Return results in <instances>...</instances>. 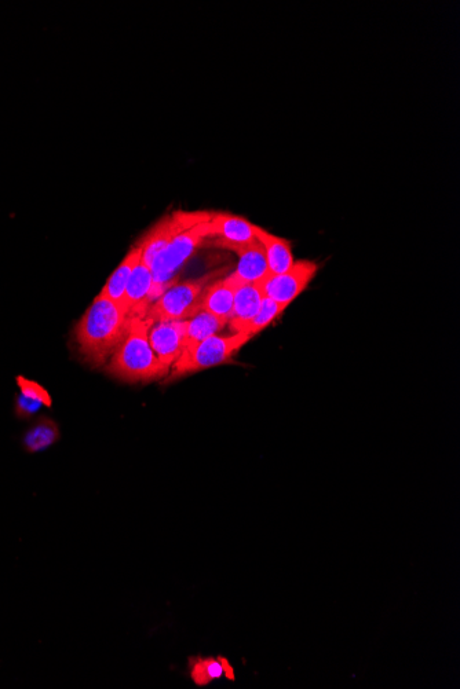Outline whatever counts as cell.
<instances>
[{
  "mask_svg": "<svg viewBox=\"0 0 460 689\" xmlns=\"http://www.w3.org/2000/svg\"><path fill=\"white\" fill-rule=\"evenodd\" d=\"M129 324V314L120 304L98 295L76 325L80 354L93 366H102L115 353Z\"/></svg>",
  "mask_w": 460,
  "mask_h": 689,
  "instance_id": "cell-1",
  "label": "cell"
},
{
  "mask_svg": "<svg viewBox=\"0 0 460 689\" xmlns=\"http://www.w3.org/2000/svg\"><path fill=\"white\" fill-rule=\"evenodd\" d=\"M151 326L152 322L145 317H129L122 342L107 366L108 375L124 383H149L169 376L170 370L159 361L149 343Z\"/></svg>",
  "mask_w": 460,
  "mask_h": 689,
  "instance_id": "cell-2",
  "label": "cell"
},
{
  "mask_svg": "<svg viewBox=\"0 0 460 689\" xmlns=\"http://www.w3.org/2000/svg\"><path fill=\"white\" fill-rule=\"evenodd\" d=\"M250 340L251 337L243 333L208 337L195 347L182 351L181 357L171 366L169 376L163 380V383H173L193 373L228 364Z\"/></svg>",
  "mask_w": 460,
  "mask_h": 689,
  "instance_id": "cell-3",
  "label": "cell"
},
{
  "mask_svg": "<svg viewBox=\"0 0 460 689\" xmlns=\"http://www.w3.org/2000/svg\"><path fill=\"white\" fill-rule=\"evenodd\" d=\"M225 269L211 271L204 276L184 282H175L159 296L146 311L145 318L156 322L185 321L199 311L200 298L208 284L225 274Z\"/></svg>",
  "mask_w": 460,
  "mask_h": 689,
  "instance_id": "cell-4",
  "label": "cell"
},
{
  "mask_svg": "<svg viewBox=\"0 0 460 689\" xmlns=\"http://www.w3.org/2000/svg\"><path fill=\"white\" fill-rule=\"evenodd\" d=\"M211 238L210 219L196 223L175 236L164 248L162 254L152 263L151 270L155 280V300L171 285L189 259Z\"/></svg>",
  "mask_w": 460,
  "mask_h": 689,
  "instance_id": "cell-5",
  "label": "cell"
},
{
  "mask_svg": "<svg viewBox=\"0 0 460 689\" xmlns=\"http://www.w3.org/2000/svg\"><path fill=\"white\" fill-rule=\"evenodd\" d=\"M211 216L213 212H175V214L163 216L141 240V262L151 267L175 236L196 223L208 221Z\"/></svg>",
  "mask_w": 460,
  "mask_h": 689,
  "instance_id": "cell-6",
  "label": "cell"
},
{
  "mask_svg": "<svg viewBox=\"0 0 460 689\" xmlns=\"http://www.w3.org/2000/svg\"><path fill=\"white\" fill-rule=\"evenodd\" d=\"M317 270H319V266L316 262L298 260L284 273H269L264 280L259 282H261L265 298L288 307L309 287L310 282L317 274Z\"/></svg>",
  "mask_w": 460,
  "mask_h": 689,
  "instance_id": "cell-7",
  "label": "cell"
},
{
  "mask_svg": "<svg viewBox=\"0 0 460 689\" xmlns=\"http://www.w3.org/2000/svg\"><path fill=\"white\" fill-rule=\"evenodd\" d=\"M186 331L185 321L156 322L149 329V343L156 357L167 369L181 357Z\"/></svg>",
  "mask_w": 460,
  "mask_h": 689,
  "instance_id": "cell-8",
  "label": "cell"
},
{
  "mask_svg": "<svg viewBox=\"0 0 460 689\" xmlns=\"http://www.w3.org/2000/svg\"><path fill=\"white\" fill-rule=\"evenodd\" d=\"M218 248L228 249L239 258L232 276L240 284H255V282L262 281L268 276L269 267L268 262H266L265 249L258 240L248 244L218 245Z\"/></svg>",
  "mask_w": 460,
  "mask_h": 689,
  "instance_id": "cell-9",
  "label": "cell"
},
{
  "mask_svg": "<svg viewBox=\"0 0 460 689\" xmlns=\"http://www.w3.org/2000/svg\"><path fill=\"white\" fill-rule=\"evenodd\" d=\"M155 302V280L151 267L138 263L124 293L123 307L129 317H145L151 304Z\"/></svg>",
  "mask_w": 460,
  "mask_h": 689,
  "instance_id": "cell-10",
  "label": "cell"
},
{
  "mask_svg": "<svg viewBox=\"0 0 460 689\" xmlns=\"http://www.w3.org/2000/svg\"><path fill=\"white\" fill-rule=\"evenodd\" d=\"M213 245H240L257 240V225L242 216L230 214H213L210 219Z\"/></svg>",
  "mask_w": 460,
  "mask_h": 689,
  "instance_id": "cell-11",
  "label": "cell"
},
{
  "mask_svg": "<svg viewBox=\"0 0 460 689\" xmlns=\"http://www.w3.org/2000/svg\"><path fill=\"white\" fill-rule=\"evenodd\" d=\"M240 285L242 284L232 274L211 282L204 289L202 298H200L199 311H206V313L229 322L236 291Z\"/></svg>",
  "mask_w": 460,
  "mask_h": 689,
  "instance_id": "cell-12",
  "label": "cell"
},
{
  "mask_svg": "<svg viewBox=\"0 0 460 689\" xmlns=\"http://www.w3.org/2000/svg\"><path fill=\"white\" fill-rule=\"evenodd\" d=\"M264 299L265 295L264 291H262L261 282L243 284L237 288L232 315H230L228 322L233 333L239 329V326H242L244 322L250 321L258 313Z\"/></svg>",
  "mask_w": 460,
  "mask_h": 689,
  "instance_id": "cell-13",
  "label": "cell"
},
{
  "mask_svg": "<svg viewBox=\"0 0 460 689\" xmlns=\"http://www.w3.org/2000/svg\"><path fill=\"white\" fill-rule=\"evenodd\" d=\"M257 240L265 249L270 274H281L294 265L290 241L257 226Z\"/></svg>",
  "mask_w": 460,
  "mask_h": 689,
  "instance_id": "cell-14",
  "label": "cell"
},
{
  "mask_svg": "<svg viewBox=\"0 0 460 689\" xmlns=\"http://www.w3.org/2000/svg\"><path fill=\"white\" fill-rule=\"evenodd\" d=\"M142 247L140 244H135L130 249L129 254L122 260L118 269L113 271L111 277L108 278L107 284L104 285L100 296L111 299L112 302L123 306L124 293H126L127 284H129L131 276H133L135 267L141 262Z\"/></svg>",
  "mask_w": 460,
  "mask_h": 689,
  "instance_id": "cell-15",
  "label": "cell"
},
{
  "mask_svg": "<svg viewBox=\"0 0 460 689\" xmlns=\"http://www.w3.org/2000/svg\"><path fill=\"white\" fill-rule=\"evenodd\" d=\"M189 676L197 687H207L219 678H228L235 681V670L228 659L224 656L218 658H196L189 659Z\"/></svg>",
  "mask_w": 460,
  "mask_h": 689,
  "instance_id": "cell-16",
  "label": "cell"
},
{
  "mask_svg": "<svg viewBox=\"0 0 460 689\" xmlns=\"http://www.w3.org/2000/svg\"><path fill=\"white\" fill-rule=\"evenodd\" d=\"M226 325H228V321L221 320V318L206 313V311H197L193 317L186 320L184 348H182V351L189 350V348L195 347L196 344L207 340L208 337L217 335Z\"/></svg>",
  "mask_w": 460,
  "mask_h": 689,
  "instance_id": "cell-17",
  "label": "cell"
},
{
  "mask_svg": "<svg viewBox=\"0 0 460 689\" xmlns=\"http://www.w3.org/2000/svg\"><path fill=\"white\" fill-rule=\"evenodd\" d=\"M60 436V428L56 421L46 416L39 417L25 432L23 446L28 453H42L56 445L60 441Z\"/></svg>",
  "mask_w": 460,
  "mask_h": 689,
  "instance_id": "cell-18",
  "label": "cell"
},
{
  "mask_svg": "<svg viewBox=\"0 0 460 689\" xmlns=\"http://www.w3.org/2000/svg\"><path fill=\"white\" fill-rule=\"evenodd\" d=\"M287 307L283 304L273 302L272 299L265 298L259 307L258 313L250 321L244 322L235 333H243L251 339L258 333L265 331L270 324H273L286 311Z\"/></svg>",
  "mask_w": 460,
  "mask_h": 689,
  "instance_id": "cell-19",
  "label": "cell"
},
{
  "mask_svg": "<svg viewBox=\"0 0 460 689\" xmlns=\"http://www.w3.org/2000/svg\"><path fill=\"white\" fill-rule=\"evenodd\" d=\"M16 383L20 394L24 395L25 398L40 402L45 408H51V405H53V398H51L49 391L45 387L40 386L39 383H36V381L29 380L24 376H17Z\"/></svg>",
  "mask_w": 460,
  "mask_h": 689,
  "instance_id": "cell-20",
  "label": "cell"
},
{
  "mask_svg": "<svg viewBox=\"0 0 460 689\" xmlns=\"http://www.w3.org/2000/svg\"><path fill=\"white\" fill-rule=\"evenodd\" d=\"M45 408L40 402L32 401V399L25 398L24 395L18 394L16 402H14V413L18 419L28 420L39 413V410Z\"/></svg>",
  "mask_w": 460,
  "mask_h": 689,
  "instance_id": "cell-21",
  "label": "cell"
}]
</instances>
